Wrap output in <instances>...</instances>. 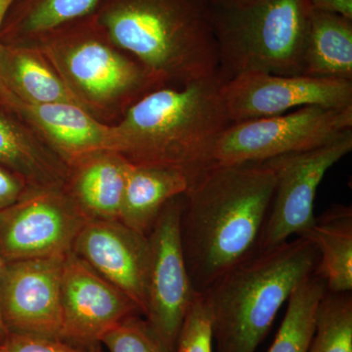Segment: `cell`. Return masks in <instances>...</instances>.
<instances>
[{"mask_svg": "<svg viewBox=\"0 0 352 352\" xmlns=\"http://www.w3.org/2000/svg\"><path fill=\"white\" fill-rule=\"evenodd\" d=\"M275 183L264 163L210 166L191 175L183 195L180 237L197 294L256 256Z\"/></svg>", "mask_w": 352, "mask_h": 352, "instance_id": "6da1fadb", "label": "cell"}, {"mask_svg": "<svg viewBox=\"0 0 352 352\" xmlns=\"http://www.w3.org/2000/svg\"><path fill=\"white\" fill-rule=\"evenodd\" d=\"M94 15L116 47L166 87L219 76L208 0H101Z\"/></svg>", "mask_w": 352, "mask_h": 352, "instance_id": "7a4b0ae2", "label": "cell"}, {"mask_svg": "<svg viewBox=\"0 0 352 352\" xmlns=\"http://www.w3.org/2000/svg\"><path fill=\"white\" fill-rule=\"evenodd\" d=\"M221 85L217 76L145 95L113 124L115 152L133 166L178 168L191 177L231 124Z\"/></svg>", "mask_w": 352, "mask_h": 352, "instance_id": "3957f363", "label": "cell"}, {"mask_svg": "<svg viewBox=\"0 0 352 352\" xmlns=\"http://www.w3.org/2000/svg\"><path fill=\"white\" fill-rule=\"evenodd\" d=\"M319 263L307 237L256 254L201 294L212 316L217 352H256L280 308Z\"/></svg>", "mask_w": 352, "mask_h": 352, "instance_id": "277c9868", "label": "cell"}, {"mask_svg": "<svg viewBox=\"0 0 352 352\" xmlns=\"http://www.w3.org/2000/svg\"><path fill=\"white\" fill-rule=\"evenodd\" d=\"M36 46L83 108L99 120L124 116L143 96L166 87L116 47L94 14L34 39Z\"/></svg>", "mask_w": 352, "mask_h": 352, "instance_id": "5b68a950", "label": "cell"}, {"mask_svg": "<svg viewBox=\"0 0 352 352\" xmlns=\"http://www.w3.org/2000/svg\"><path fill=\"white\" fill-rule=\"evenodd\" d=\"M210 6L222 83L249 72L302 76L312 11L307 0Z\"/></svg>", "mask_w": 352, "mask_h": 352, "instance_id": "8992f818", "label": "cell"}, {"mask_svg": "<svg viewBox=\"0 0 352 352\" xmlns=\"http://www.w3.org/2000/svg\"><path fill=\"white\" fill-rule=\"evenodd\" d=\"M351 131L352 106H305L275 117L233 122L215 140L203 168L263 163L309 151L335 142Z\"/></svg>", "mask_w": 352, "mask_h": 352, "instance_id": "52a82bcc", "label": "cell"}, {"mask_svg": "<svg viewBox=\"0 0 352 352\" xmlns=\"http://www.w3.org/2000/svg\"><path fill=\"white\" fill-rule=\"evenodd\" d=\"M352 150V131L335 142L309 151L292 153L263 162L274 173V194L261 231L258 252L302 237L315 220L314 201L327 171Z\"/></svg>", "mask_w": 352, "mask_h": 352, "instance_id": "ba28073f", "label": "cell"}, {"mask_svg": "<svg viewBox=\"0 0 352 352\" xmlns=\"http://www.w3.org/2000/svg\"><path fill=\"white\" fill-rule=\"evenodd\" d=\"M183 195L168 201L148 236L146 322L164 352H175L183 321L197 295L183 254L180 214Z\"/></svg>", "mask_w": 352, "mask_h": 352, "instance_id": "9c48e42d", "label": "cell"}, {"mask_svg": "<svg viewBox=\"0 0 352 352\" xmlns=\"http://www.w3.org/2000/svg\"><path fill=\"white\" fill-rule=\"evenodd\" d=\"M87 220L65 188L29 187L0 210V256L6 263L67 256Z\"/></svg>", "mask_w": 352, "mask_h": 352, "instance_id": "30bf717a", "label": "cell"}, {"mask_svg": "<svg viewBox=\"0 0 352 352\" xmlns=\"http://www.w3.org/2000/svg\"><path fill=\"white\" fill-rule=\"evenodd\" d=\"M231 124L283 115L305 106H352V82L308 76L249 72L221 85Z\"/></svg>", "mask_w": 352, "mask_h": 352, "instance_id": "8fae6325", "label": "cell"}, {"mask_svg": "<svg viewBox=\"0 0 352 352\" xmlns=\"http://www.w3.org/2000/svg\"><path fill=\"white\" fill-rule=\"evenodd\" d=\"M65 256L4 264L0 307L9 333L60 339Z\"/></svg>", "mask_w": 352, "mask_h": 352, "instance_id": "7c38bea8", "label": "cell"}, {"mask_svg": "<svg viewBox=\"0 0 352 352\" xmlns=\"http://www.w3.org/2000/svg\"><path fill=\"white\" fill-rule=\"evenodd\" d=\"M62 329L60 339L94 346L104 336L140 309L117 287L69 252L62 271Z\"/></svg>", "mask_w": 352, "mask_h": 352, "instance_id": "4fadbf2b", "label": "cell"}, {"mask_svg": "<svg viewBox=\"0 0 352 352\" xmlns=\"http://www.w3.org/2000/svg\"><path fill=\"white\" fill-rule=\"evenodd\" d=\"M72 252L126 294L144 315L150 252L148 236L119 219H89L76 236Z\"/></svg>", "mask_w": 352, "mask_h": 352, "instance_id": "5bb4252c", "label": "cell"}, {"mask_svg": "<svg viewBox=\"0 0 352 352\" xmlns=\"http://www.w3.org/2000/svg\"><path fill=\"white\" fill-rule=\"evenodd\" d=\"M15 113L41 136L68 168L101 152H115L113 126L76 104L20 103Z\"/></svg>", "mask_w": 352, "mask_h": 352, "instance_id": "9a60e30c", "label": "cell"}, {"mask_svg": "<svg viewBox=\"0 0 352 352\" xmlns=\"http://www.w3.org/2000/svg\"><path fill=\"white\" fill-rule=\"evenodd\" d=\"M132 164L117 152H101L69 166L65 190L89 219H119Z\"/></svg>", "mask_w": 352, "mask_h": 352, "instance_id": "2e32d148", "label": "cell"}, {"mask_svg": "<svg viewBox=\"0 0 352 352\" xmlns=\"http://www.w3.org/2000/svg\"><path fill=\"white\" fill-rule=\"evenodd\" d=\"M0 166L34 188H64L69 168L31 126L0 112Z\"/></svg>", "mask_w": 352, "mask_h": 352, "instance_id": "e0dca14e", "label": "cell"}, {"mask_svg": "<svg viewBox=\"0 0 352 352\" xmlns=\"http://www.w3.org/2000/svg\"><path fill=\"white\" fill-rule=\"evenodd\" d=\"M191 177L184 170L132 164L120 207V222L149 236L164 206L184 195Z\"/></svg>", "mask_w": 352, "mask_h": 352, "instance_id": "ac0fdd59", "label": "cell"}, {"mask_svg": "<svg viewBox=\"0 0 352 352\" xmlns=\"http://www.w3.org/2000/svg\"><path fill=\"white\" fill-rule=\"evenodd\" d=\"M4 73L7 88L15 101L14 112L20 103H71L82 107L50 62L32 44L6 46Z\"/></svg>", "mask_w": 352, "mask_h": 352, "instance_id": "d6986e66", "label": "cell"}, {"mask_svg": "<svg viewBox=\"0 0 352 352\" xmlns=\"http://www.w3.org/2000/svg\"><path fill=\"white\" fill-rule=\"evenodd\" d=\"M302 237L311 241L319 254L315 271L324 280L327 291H352V208L333 205L315 217L311 228Z\"/></svg>", "mask_w": 352, "mask_h": 352, "instance_id": "ffe728a7", "label": "cell"}, {"mask_svg": "<svg viewBox=\"0 0 352 352\" xmlns=\"http://www.w3.org/2000/svg\"><path fill=\"white\" fill-rule=\"evenodd\" d=\"M302 76L352 82V20L312 9Z\"/></svg>", "mask_w": 352, "mask_h": 352, "instance_id": "44dd1931", "label": "cell"}, {"mask_svg": "<svg viewBox=\"0 0 352 352\" xmlns=\"http://www.w3.org/2000/svg\"><path fill=\"white\" fill-rule=\"evenodd\" d=\"M101 0H16L2 25L16 44H27L57 28L92 15Z\"/></svg>", "mask_w": 352, "mask_h": 352, "instance_id": "7402d4cb", "label": "cell"}, {"mask_svg": "<svg viewBox=\"0 0 352 352\" xmlns=\"http://www.w3.org/2000/svg\"><path fill=\"white\" fill-rule=\"evenodd\" d=\"M327 291L316 273L303 280L288 300V307L267 352H307L314 333L317 309Z\"/></svg>", "mask_w": 352, "mask_h": 352, "instance_id": "603a6c76", "label": "cell"}, {"mask_svg": "<svg viewBox=\"0 0 352 352\" xmlns=\"http://www.w3.org/2000/svg\"><path fill=\"white\" fill-rule=\"evenodd\" d=\"M307 352H352V295L326 291Z\"/></svg>", "mask_w": 352, "mask_h": 352, "instance_id": "cb8c5ba5", "label": "cell"}, {"mask_svg": "<svg viewBox=\"0 0 352 352\" xmlns=\"http://www.w3.org/2000/svg\"><path fill=\"white\" fill-rule=\"evenodd\" d=\"M107 352H164L146 320L131 315L100 340Z\"/></svg>", "mask_w": 352, "mask_h": 352, "instance_id": "d4e9b609", "label": "cell"}, {"mask_svg": "<svg viewBox=\"0 0 352 352\" xmlns=\"http://www.w3.org/2000/svg\"><path fill=\"white\" fill-rule=\"evenodd\" d=\"M212 316L205 296L197 294L183 321L175 352H212Z\"/></svg>", "mask_w": 352, "mask_h": 352, "instance_id": "484cf974", "label": "cell"}, {"mask_svg": "<svg viewBox=\"0 0 352 352\" xmlns=\"http://www.w3.org/2000/svg\"><path fill=\"white\" fill-rule=\"evenodd\" d=\"M1 352H87L58 338L9 333L1 344Z\"/></svg>", "mask_w": 352, "mask_h": 352, "instance_id": "4316f807", "label": "cell"}, {"mask_svg": "<svg viewBox=\"0 0 352 352\" xmlns=\"http://www.w3.org/2000/svg\"><path fill=\"white\" fill-rule=\"evenodd\" d=\"M29 188L24 179L0 166V210L19 200Z\"/></svg>", "mask_w": 352, "mask_h": 352, "instance_id": "83f0119b", "label": "cell"}, {"mask_svg": "<svg viewBox=\"0 0 352 352\" xmlns=\"http://www.w3.org/2000/svg\"><path fill=\"white\" fill-rule=\"evenodd\" d=\"M16 0H0V32H1L2 25L6 20L9 9L13 6ZM6 46L3 45L0 38V98L7 107L12 110L14 107V98L9 92L6 82V73H4V60H6Z\"/></svg>", "mask_w": 352, "mask_h": 352, "instance_id": "f1b7e54d", "label": "cell"}, {"mask_svg": "<svg viewBox=\"0 0 352 352\" xmlns=\"http://www.w3.org/2000/svg\"><path fill=\"white\" fill-rule=\"evenodd\" d=\"M314 10L337 14L352 20V0H307Z\"/></svg>", "mask_w": 352, "mask_h": 352, "instance_id": "f546056e", "label": "cell"}, {"mask_svg": "<svg viewBox=\"0 0 352 352\" xmlns=\"http://www.w3.org/2000/svg\"><path fill=\"white\" fill-rule=\"evenodd\" d=\"M4 264H6V261H4L3 258L0 256V288H1V278L2 272H3ZM9 333H10L7 330L6 323H4L3 321V317H2L1 307H0V344H3L4 340L7 339Z\"/></svg>", "mask_w": 352, "mask_h": 352, "instance_id": "4dcf8cb0", "label": "cell"}, {"mask_svg": "<svg viewBox=\"0 0 352 352\" xmlns=\"http://www.w3.org/2000/svg\"><path fill=\"white\" fill-rule=\"evenodd\" d=\"M243 1V0H208L212 6H223V4L235 3V2Z\"/></svg>", "mask_w": 352, "mask_h": 352, "instance_id": "1f68e13d", "label": "cell"}, {"mask_svg": "<svg viewBox=\"0 0 352 352\" xmlns=\"http://www.w3.org/2000/svg\"><path fill=\"white\" fill-rule=\"evenodd\" d=\"M91 352H102L100 351V349H98V351H96V349H94V351H92Z\"/></svg>", "mask_w": 352, "mask_h": 352, "instance_id": "d6a6232c", "label": "cell"}, {"mask_svg": "<svg viewBox=\"0 0 352 352\" xmlns=\"http://www.w3.org/2000/svg\"><path fill=\"white\" fill-rule=\"evenodd\" d=\"M0 352H1V344H0Z\"/></svg>", "mask_w": 352, "mask_h": 352, "instance_id": "836d02e7", "label": "cell"}]
</instances>
